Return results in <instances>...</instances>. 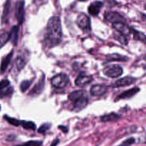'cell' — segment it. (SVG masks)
Here are the masks:
<instances>
[{
  "label": "cell",
  "instance_id": "cell-35",
  "mask_svg": "<svg viewBox=\"0 0 146 146\" xmlns=\"http://www.w3.org/2000/svg\"><path fill=\"white\" fill-rule=\"evenodd\" d=\"M141 141H142V143H146V135L145 136H143V138L142 139Z\"/></svg>",
  "mask_w": 146,
  "mask_h": 146
},
{
  "label": "cell",
  "instance_id": "cell-15",
  "mask_svg": "<svg viewBox=\"0 0 146 146\" xmlns=\"http://www.w3.org/2000/svg\"><path fill=\"white\" fill-rule=\"evenodd\" d=\"M93 77L90 75H86V74H81L78 76L76 80L75 83L77 86H84L87 84H89L92 82Z\"/></svg>",
  "mask_w": 146,
  "mask_h": 146
},
{
  "label": "cell",
  "instance_id": "cell-11",
  "mask_svg": "<svg viewBox=\"0 0 146 146\" xmlns=\"http://www.w3.org/2000/svg\"><path fill=\"white\" fill-rule=\"evenodd\" d=\"M74 110L76 112L81 111V110H83L84 108H85L86 107V105L88 104V100L87 97H86L85 96L81 98L78 99L76 101L74 102Z\"/></svg>",
  "mask_w": 146,
  "mask_h": 146
},
{
  "label": "cell",
  "instance_id": "cell-16",
  "mask_svg": "<svg viewBox=\"0 0 146 146\" xmlns=\"http://www.w3.org/2000/svg\"><path fill=\"white\" fill-rule=\"evenodd\" d=\"M19 27L18 26H14L11 29V31L9 34V40L14 45H17V42H18V38H19Z\"/></svg>",
  "mask_w": 146,
  "mask_h": 146
},
{
  "label": "cell",
  "instance_id": "cell-32",
  "mask_svg": "<svg viewBox=\"0 0 146 146\" xmlns=\"http://www.w3.org/2000/svg\"><path fill=\"white\" fill-rule=\"evenodd\" d=\"M135 142V139H134L133 137H131V138H128L126 140H125V141H124L120 146H131Z\"/></svg>",
  "mask_w": 146,
  "mask_h": 146
},
{
  "label": "cell",
  "instance_id": "cell-1",
  "mask_svg": "<svg viewBox=\"0 0 146 146\" xmlns=\"http://www.w3.org/2000/svg\"><path fill=\"white\" fill-rule=\"evenodd\" d=\"M61 37L62 29L61 20L58 17L54 16L51 17L47 23L45 35L46 42L49 47H54L61 42Z\"/></svg>",
  "mask_w": 146,
  "mask_h": 146
},
{
  "label": "cell",
  "instance_id": "cell-30",
  "mask_svg": "<svg viewBox=\"0 0 146 146\" xmlns=\"http://www.w3.org/2000/svg\"><path fill=\"white\" fill-rule=\"evenodd\" d=\"M51 127V125L49 123H45V124H43L41 127L38 128V133H41V134H44L47 132V130Z\"/></svg>",
  "mask_w": 146,
  "mask_h": 146
},
{
  "label": "cell",
  "instance_id": "cell-13",
  "mask_svg": "<svg viewBox=\"0 0 146 146\" xmlns=\"http://www.w3.org/2000/svg\"><path fill=\"white\" fill-rule=\"evenodd\" d=\"M140 91V88L138 87H133L132 89L126 90V91L123 92L121 93V94L118 96L116 100H121V99H128L130 97H132L135 94H136L138 92Z\"/></svg>",
  "mask_w": 146,
  "mask_h": 146
},
{
  "label": "cell",
  "instance_id": "cell-36",
  "mask_svg": "<svg viewBox=\"0 0 146 146\" xmlns=\"http://www.w3.org/2000/svg\"><path fill=\"white\" fill-rule=\"evenodd\" d=\"M78 1H88V0H78Z\"/></svg>",
  "mask_w": 146,
  "mask_h": 146
},
{
  "label": "cell",
  "instance_id": "cell-17",
  "mask_svg": "<svg viewBox=\"0 0 146 146\" xmlns=\"http://www.w3.org/2000/svg\"><path fill=\"white\" fill-rule=\"evenodd\" d=\"M86 94V91L84 90H76V91L72 92L69 94L68 95V99H69L71 101L75 102L78 99L81 98V97H84Z\"/></svg>",
  "mask_w": 146,
  "mask_h": 146
},
{
  "label": "cell",
  "instance_id": "cell-28",
  "mask_svg": "<svg viewBox=\"0 0 146 146\" xmlns=\"http://www.w3.org/2000/svg\"><path fill=\"white\" fill-rule=\"evenodd\" d=\"M31 84V80H24L20 84V90L22 92H25Z\"/></svg>",
  "mask_w": 146,
  "mask_h": 146
},
{
  "label": "cell",
  "instance_id": "cell-2",
  "mask_svg": "<svg viewBox=\"0 0 146 146\" xmlns=\"http://www.w3.org/2000/svg\"><path fill=\"white\" fill-rule=\"evenodd\" d=\"M123 72L122 67L118 64L107 66L104 69V74L111 78H117L123 74Z\"/></svg>",
  "mask_w": 146,
  "mask_h": 146
},
{
  "label": "cell",
  "instance_id": "cell-14",
  "mask_svg": "<svg viewBox=\"0 0 146 146\" xmlns=\"http://www.w3.org/2000/svg\"><path fill=\"white\" fill-rule=\"evenodd\" d=\"M44 87V76H43L41 79L39 80V81L36 83V84L34 85V87H33L31 91L30 92L29 94H32V95H38L40 93L42 92L43 89Z\"/></svg>",
  "mask_w": 146,
  "mask_h": 146
},
{
  "label": "cell",
  "instance_id": "cell-19",
  "mask_svg": "<svg viewBox=\"0 0 146 146\" xmlns=\"http://www.w3.org/2000/svg\"><path fill=\"white\" fill-rule=\"evenodd\" d=\"M121 116L118 114L115 113H111L109 114L105 115H103L101 117V120L104 123H106V122H112L115 121V120H118V118H120Z\"/></svg>",
  "mask_w": 146,
  "mask_h": 146
},
{
  "label": "cell",
  "instance_id": "cell-8",
  "mask_svg": "<svg viewBox=\"0 0 146 146\" xmlns=\"http://www.w3.org/2000/svg\"><path fill=\"white\" fill-rule=\"evenodd\" d=\"M108 90V87L105 84H95L91 88V94L93 96L99 97L105 94Z\"/></svg>",
  "mask_w": 146,
  "mask_h": 146
},
{
  "label": "cell",
  "instance_id": "cell-3",
  "mask_svg": "<svg viewBox=\"0 0 146 146\" xmlns=\"http://www.w3.org/2000/svg\"><path fill=\"white\" fill-rule=\"evenodd\" d=\"M69 82L68 77L66 74H58L54 76L51 80V83L54 87L56 88H63L68 84Z\"/></svg>",
  "mask_w": 146,
  "mask_h": 146
},
{
  "label": "cell",
  "instance_id": "cell-39",
  "mask_svg": "<svg viewBox=\"0 0 146 146\" xmlns=\"http://www.w3.org/2000/svg\"><path fill=\"white\" fill-rule=\"evenodd\" d=\"M0 110H1V106H0Z\"/></svg>",
  "mask_w": 146,
  "mask_h": 146
},
{
  "label": "cell",
  "instance_id": "cell-7",
  "mask_svg": "<svg viewBox=\"0 0 146 146\" xmlns=\"http://www.w3.org/2000/svg\"><path fill=\"white\" fill-rule=\"evenodd\" d=\"M113 27L118 32L127 36L131 34V28H130L125 22H115L113 24Z\"/></svg>",
  "mask_w": 146,
  "mask_h": 146
},
{
  "label": "cell",
  "instance_id": "cell-21",
  "mask_svg": "<svg viewBox=\"0 0 146 146\" xmlns=\"http://www.w3.org/2000/svg\"><path fill=\"white\" fill-rule=\"evenodd\" d=\"M10 7H11V2L9 1V0L6 2L5 6H4V12H3V16H2V21H7L8 20V17L9 14V11H10Z\"/></svg>",
  "mask_w": 146,
  "mask_h": 146
},
{
  "label": "cell",
  "instance_id": "cell-20",
  "mask_svg": "<svg viewBox=\"0 0 146 146\" xmlns=\"http://www.w3.org/2000/svg\"><path fill=\"white\" fill-rule=\"evenodd\" d=\"M131 33L133 34V38L135 40L143 42H146V35L143 33L138 31L135 30V29L131 28Z\"/></svg>",
  "mask_w": 146,
  "mask_h": 146
},
{
  "label": "cell",
  "instance_id": "cell-9",
  "mask_svg": "<svg viewBox=\"0 0 146 146\" xmlns=\"http://www.w3.org/2000/svg\"><path fill=\"white\" fill-rule=\"evenodd\" d=\"M136 82V79L132 77H125L123 78H121L115 82L113 84L114 87H124V86H128L130 84H132Z\"/></svg>",
  "mask_w": 146,
  "mask_h": 146
},
{
  "label": "cell",
  "instance_id": "cell-33",
  "mask_svg": "<svg viewBox=\"0 0 146 146\" xmlns=\"http://www.w3.org/2000/svg\"><path fill=\"white\" fill-rule=\"evenodd\" d=\"M59 141L60 140L58 139H56V140H54L52 142V143H51V145L50 146H56L58 144V143H59Z\"/></svg>",
  "mask_w": 146,
  "mask_h": 146
},
{
  "label": "cell",
  "instance_id": "cell-29",
  "mask_svg": "<svg viewBox=\"0 0 146 146\" xmlns=\"http://www.w3.org/2000/svg\"><path fill=\"white\" fill-rule=\"evenodd\" d=\"M42 145V142L38 141V140H30V141L24 143L23 144L19 145L17 146H41Z\"/></svg>",
  "mask_w": 146,
  "mask_h": 146
},
{
  "label": "cell",
  "instance_id": "cell-5",
  "mask_svg": "<svg viewBox=\"0 0 146 146\" xmlns=\"http://www.w3.org/2000/svg\"><path fill=\"white\" fill-rule=\"evenodd\" d=\"M24 2L18 1L15 5V16L19 24H22L24 20Z\"/></svg>",
  "mask_w": 146,
  "mask_h": 146
},
{
  "label": "cell",
  "instance_id": "cell-6",
  "mask_svg": "<svg viewBox=\"0 0 146 146\" xmlns=\"http://www.w3.org/2000/svg\"><path fill=\"white\" fill-rule=\"evenodd\" d=\"M105 19L106 21L112 22L113 24L115 22H125V19L122 15L115 11L106 13Z\"/></svg>",
  "mask_w": 146,
  "mask_h": 146
},
{
  "label": "cell",
  "instance_id": "cell-24",
  "mask_svg": "<svg viewBox=\"0 0 146 146\" xmlns=\"http://www.w3.org/2000/svg\"><path fill=\"white\" fill-rule=\"evenodd\" d=\"M4 118L5 119V120H7L9 124L12 125L14 126H16V127L20 126V125H21V120H17V119L14 118V117H9V116L7 115H4Z\"/></svg>",
  "mask_w": 146,
  "mask_h": 146
},
{
  "label": "cell",
  "instance_id": "cell-34",
  "mask_svg": "<svg viewBox=\"0 0 146 146\" xmlns=\"http://www.w3.org/2000/svg\"><path fill=\"white\" fill-rule=\"evenodd\" d=\"M58 127H59L60 129H61V130H62L64 133H66V132L68 131V130H67V127H64V126H59Z\"/></svg>",
  "mask_w": 146,
  "mask_h": 146
},
{
  "label": "cell",
  "instance_id": "cell-26",
  "mask_svg": "<svg viewBox=\"0 0 146 146\" xmlns=\"http://www.w3.org/2000/svg\"><path fill=\"white\" fill-rule=\"evenodd\" d=\"M13 92H14V88H13L12 87H11V86H9L8 87H7V88L4 89V90L0 92V97L2 98V97L11 95Z\"/></svg>",
  "mask_w": 146,
  "mask_h": 146
},
{
  "label": "cell",
  "instance_id": "cell-10",
  "mask_svg": "<svg viewBox=\"0 0 146 146\" xmlns=\"http://www.w3.org/2000/svg\"><path fill=\"white\" fill-rule=\"evenodd\" d=\"M104 6V3L100 1H94L90 4L88 7V11L91 15L92 16H97L100 12V10Z\"/></svg>",
  "mask_w": 146,
  "mask_h": 146
},
{
  "label": "cell",
  "instance_id": "cell-38",
  "mask_svg": "<svg viewBox=\"0 0 146 146\" xmlns=\"http://www.w3.org/2000/svg\"><path fill=\"white\" fill-rule=\"evenodd\" d=\"M145 7V9H146V4H145V7Z\"/></svg>",
  "mask_w": 146,
  "mask_h": 146
},
{
  "label": "cell",
  "instance_id": "cell-12",
  "mask_svg": "<svg viewBox=\"0 0 146 146\" xmlns=\"http://www.w3.org/2000/svg\"><path fill=\"white\" fill-rule=\"evenodd\" d=\"M13 54H14V52L11 51V52L9 53L5 57H4V58L2 59L1 66H0V73H1V74H3L7 69L9 64L11 62V60L13 57Z\"/></svg>",
  "mask_w": 146,
  "mask_h": 146
},
{
  "label": "cell",
  "instance_id": "cell-37",
  "mask_svg": "<svg viewBox=\"0 0 146 146\" xmlns=\"http://www.w3.org/2000/svg\"><path fill=\"white\" fill-rule=\"evenodd\" d=\"M144 60H145V61L146 62V55L145 56V57H144Z\"/></svg>",
  "mask_w": 146,
  "mask_h": 146
},
{
  "label": "cell",
  "instance_id": "cell-25",
  "mask_svg": "<svg viewBox=\"0 0 146 146\" xmlns=\"http://www.w3.org/2000/svg\"><path fill=\"white\" fill-rule=\"evenodd\" d=\"M9 40V33L4 32L0 34V49L4 47Z\"/></svg>",
  "mask_w": 146,
  "mask_h": 146
},
{
  "label": "cell",
  "instance_id": "cell-31",
  "mask_svg": "<svg viewBox=\"0 0 146 146\" xmlns=\"http://www.w3.org/2000/svg\"><path fill=\"white\" fill-rule=\"evenodd\" d=\"M10 86V82L8 80H3L0 82V92L4 90L7 87Z\"/></svg>",
  "mask_w": 146,
  "mask_h": 146
},
{
  "label": "cell",
  "instance_id": "cell-22",
  "mask_svg": "<svg viewBox=\"0 0 146 146\" xmlns=\"http://www.w3.org/2000/svg\"><path fill=\"white\" fill-rule=\"evenodd\" d=\"M20 126H21L23 128L26 129V130H34L36 129V127L34 123L31 121H25V120H21Z\"/></svg>",
  "mask_w": 146,
  "mask_h": 146
},
{
  "label": "cell",
  "instance_id": "cell-27",
  "mask_svg": "<svg viewBox=\"0 0 146 146\" xmlns=\"http://www.w3.org/2000/svg\"><path fill=\"white\" fill-rule=\"evenodd\" d=\"M26 64V62L25 60H24V58L21 57H18L17 58V60H16V66H17V69H18L19 70H22L23 68L24 67V66H25Z\"/></svg>",
  "mask_w": 146,
  "mask_h": 146
},
{
  "label": "cell",
  "instance_id": "cell-23",
  "mask_svg": "<svg viewBox=\"0 0 146 146\" xmlns=\"http://www.w3.org/2000/svg\"><path fill=\"white\" fill-rule=\"evenodd\" d=\"M114 38L116 40H118L120 43L124 44V45H127L128 43V41L126 39V37H125V36L119 32H116L114 34Z\"/></svg>",
  "mask_w": 146,
  "mask_h": 146
},
{
  "label": "cell",
  "instance_id": "cell-18",
  "mask_svg": "<svg viewBox=\"0 0 146 146\" xmlns=\"http://www.w3.org/2000/svg\"><path fill=\"white\" fill-rule=\"evenodd\" d=\"M106 60L108 62L119 61V62H126L128 60V57L126 56H123L118 54H113L107 56Z\"/></svg>",
  "mask_w": 146,
  "mask_h": 146
},
{
  "label": "cell",
  "instance_id": "cell-4",
  "mask_svg": "<svg viewBox=\"0 0 146 146\" xmlns=\"http://www.w3.org/2000/svg\"><path fill=\"white\" fill-rule=\"evenodd\" d=\"M76 24L78 27L84 31H88L91 29L90 18L84 13H81L78 15L76 19Z\"/></svg>",
  "mask_w": 146,
  "mask_h": 146
}]
</instances>
